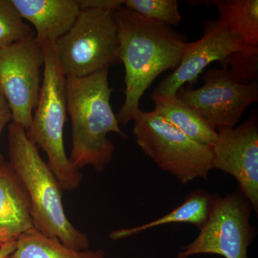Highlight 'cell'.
<instances>
[{"mask_svg": "<svg viewBox=\"0 0 258 258\" xmlns=\"http://www.w3.org/2000/svg\"><path fill=\"white\" fill-rule=\"evenodd\" d=\"M118 58L125 68V101L117 114L119 124L133 120L144 93L156 79L181 62L187 42L171 26L121 7L114 12Z\"/></svg>", "mask_w": 258, "mask_h": 258, "instance_id": "6da1fadb", "label": "cell"}, {"mask_svg": "<svg viewBox=\"0 0 258 258\" xmlns=\"http://www.w3.org/2000/svg\"><path fill=\"white\" fill-rule=\"evenodd\" d=\"M108 75V70H105L83 78L66 77L67 111L72 122L69 159L78 170L86 166L104 170L115 150L108 134L126 138L112 109Z\"/></svg>", "mask_w": 258, "mask_h": 258, "instance_id": "7a4b0ae2", "label": "cell"}, {"mask_svg": "<svg viewBox=\"0 0 258 258\" xmlns=\"http://www.w3.org/2000/svg\"><path fill=\"white\" fill-rule=\"evenodd\" d=\"M8 142L9 164L28 194L34 227L70 248L88 249V236L66 216L62 186L40 157L38 147L27 137L25 129L12 121L8 125Z\"/></svg>", "mask_w": 258, "mask_h": 258, "instance_id": "3957f363", "label": "cell"}, {"mask_svg": "<svg viewBox=\"0 0 258 258\" xmlns=\"http://www.w3.org/2000/svg\"><path fill=\"white\" fill-rule=\"evenodd\" d=\"M45 62L38 103L27 137L42 148L47 165L55 174L62 189L73 191L82 181V174L73 166L64 150L63 134L67 119L66 76L61 69L55 42H42Z\"/></svg>", "mask_w": 258, "mask_h": 258, "instance_id": "277c9868", "label": "cell"}, {"mask_svg": "<svg viewBox=\"0 0 258 258\" xmlns=\"http://www.w3.org/2000/svg\"><path fill=\"white\" fill-rule=\"evenodd\" d=\"M132 120L137 145L159 169L182 184L208 179L213 169L211 147L189 139L154 111L140 108Z\"/></svg>", "mask_w": 258, "mask_h": 258, "instance_id": "5b68a950", "label": "cell"}, {"mask_svg": "<svg viewBox=\"0 0 258 258\" xmlns=\"http://www.w3.org/2000/svg\"><path fill=\"white\" fill-rule=\"evenodd\" d=\"M115 10H81L73 26L55 42L56 52L66 78H83L119 61Z\"/></svg>", "mask_w": 258, "mask_h": 258, "instance_id": "8992f818", "label": "cell"}, {"mask_svg": "<svg viewBox=\"0 0 258 258\" xmlns=\"http://www.w3.org/2000/svg\"><path fill=\"white\" fill-rule=\"evenodd\" d=\"M252 209L240 189L215 196L208 221L195 240L181 247L176 258L200 254L248 258L247 249L255 236L249 221Z\"/></svg>", "mask_w": 258, "mask_h": 258, "instance_id": "52a82bcc", "label": "cell"}, {"mask_svg": "<svg viewBox=\"0 0 258 258\" xmlns=\"http://www.w3.org/2000/svg\"><path fill=\"white\" fill-rule=\"evenodd\" d=\"M45 62L35 32L0 49V93L12 112V121L25 130L30 125L41 88Z\"/></svg>", "mask_w": 258, "mask_h": 258, "instance_id": "ba28073f", "label": "cell"}, {"mask_svg": "<svg viewBox=\"0 0 258 258\" xmlns=\"http://www.w3.org/2000/svg\"><path fill=\"white\" fill-rule=\"evenodd\" d=\"M201 87L181 88L177 96L215 130L235 128L246 108L258 101L257 83L242 84L226 70H208Z\"/></svg>", "mask_w": 258, "mask_h": 258, "instance_id": "9c48e42d", "label": "cell"}, {"mask_svg": "<svg viewBox=\"0 0 258 258\" xmlns=\"http://www.w3.org/2000/svg\"><path fill=\"white\" fill-rule=\"evenodd\" d=\"M212 146V169L233 176L239 189L258 211V123L251 116L236 128L217 130Z\"/></svg>", "mask_w": 258, "mask_h": 258, "instance_id": "30bf717a", "label": "cell"}, {"mask_svg": "<svg viewBox=\"0 0 258 258\" xmlns=\"http://www.w3.org/2000/svg\"><path fill=\"white\" fill-rule=\"evenodd\" d=\"M246 47L243 39L220 18L206 22L203 36L186 44L181 62L174 72L161 81L153 96H174L186 83L192 86L204 69L221 62Z\"/></svg>", "mask_w": 258, "mask_h": 258, "instance_id": "8fae6325", "label": "cell"}, {"mask_svg": "<svg viewBox=\"0 0 258 258\" xmlns=\"http://www.w3.org/2000/svg\"><path fill=\"white\" fill-rule=\"evenodd\" d=\"M33 227L28 194L9 162H5L0 166V247L16 242Z\"/></svg>", "mask_w": 258, "mask_h": 258, "instance_id": "7c38bea8", "label": "cell"}, {"mask_svg": "<svg viewBox=\"0 0 258 258\" xmlns=\"http://www.w3.org/2000/svg\"><path fill=\"white\" fill-rule=\"evenodd\" d=\"M23 20L35 29L40 42L57 41L81 13L79 0H11Z\"/></svg>", "mask_w": 258, "mask_h": 258, "instance_id": "4fadbf2b", "label": "cell"}, {"mask_svg": "<svg viewBox=\"0 0 258 258\" xmlns=\"http://www.w3.org/2000/svg\"><path fill=\"white\" fill-rule=\"evenodd\" d=\"M154 111L181 133L204 145L212 147L215 144L217 132L196 111L177 96H153Z\"/></svg>", "mask_w": 258, "mask_h": 258, "instance_id": "5bb4252c", "label": "cell"}, {"mask_svg": "<svg viewBox=\"0 0 258 258\" xmlns=\"http://www.w3.org/2000/svg\"><path fill=\"white\" fill-rule=\"evenodd\" d=\"M214 200L215 197L210 194L201 189L195 190L186 197L184 203L169 213L138 227L113 231L110 233V239L120 240L154 227L172 223H189L197 226L200 230L208 220Z\"/></svg>", "mask_w": 258, "mask_h": 258, "instance_id": "9a60e30c", "label": "cell"}, {"mask_svg": "<svg viewBox=\"0 0 258 258\" xmlns=\"http://www.w3.org/2000/svg\"><path fill=\"white\" fill-rule=\"evenodd\" d=\"M9 258H105V252L101 249L70 248L58 239L47 237L33 227L18 237Z\"/></svg>", "mask_w": 258, "mask_h": 258, "instance_id": "2e32d148", "label": "cell"}, {"mask_svg": "<svg viewBox=\"0 0 258 258\" xmlns=\"http://www.w3.org/2000/svg\"><path fill=\"white\" fill-rule=\"evenodd\" d=\"M215 5L220 19L243 39L247 47H258L257 0H219L203 1Z\"/></svg>", "mask_w": 258, "mask_h": 258, "instance_id": "e0dca14e", "label": "cell"}, {"mask_svg": "<svg viewBox=\"0 0 258 258\" xmlns=\"http://www.w3.org/2000/svg\"><path fill=\"white\" fill-rule=\"evenodd\" d=\"M123 5L144 18L169 26L181 21L177 0H124Z\"/></svg>", "mask_w": 258, "mask_h": 258, "instance_id": "ac0fdd59", "label": "cell"}, {"mask_svg": "<svg viewBox=\"0 0 258 258\" xmlns=\"http://www.w3.org/2000/svg\"><path fill=\"white\" fill-rule=\"evenodd\" d=\"M33 32L11 0H0V49L23 40Z\"/></svg>", "mask_w": 258, "mask_h": 258, "instance_id": "d6986e66", "label": "cell"}, {"mask_svg": "<svg viewBox=\"0 0 258 258\" xmlns=\"http://www.w3.org/2000/svg\"><path fill=\"white\" fill-rule=\"evenodd\" d=\"M222 69L237 82L242 84L255 83L258 72V47H244L243 50L234 52L221 62Z\"/></svg>", "mask_w": 258, "mask_h": 258, "instance_id": "ffe728a7", "label": "cell"}, {"mask_svg": "<svg viewBox=\"0 0 258 258\" xmlns=\"http://www.w3.org/2000/svg\"><path fill=\"white\" fill-rule=\"evenodd\" d=\"M81 10L96 8L116 10L123 6L124 0H79Z\"/></svg>", "mask_w": 258, "mask_h": 258, "instance_id": "44dd1931", "label": "cell"}, {"mask_svg": "<svg viewBox=\"0 0 258 258\" xmlns=\"http://www.w3.org/2000/svg\"><path fill=\"white\" fill-rule=\"evenodd\" d=\"M11 120H13L12 112L10 111L8 102L6 101L4 96L0 93V139H1L2 134L5 127L6 126ZM5 162L4 156L1 151L0 147V166L3 165Z\"/></svg>", "mask_w": 258, "mask_h": 258, "instance_id": "7402d4cb", "label": "cell"}, {"mask_svg": "<svg viewBox=\"0 0 258 258\" xmlns=\"http://www.w3.org/2000/svg\"><path fill=\"white\" fill-rule=\"evenodd\" d=\"M16 248V242L0 247V258H9Z\"/></svg>", "mask_w": 258, "mask_h": 258, "instance_id": "603a6c76", "label": "cell"}]
</instances>
